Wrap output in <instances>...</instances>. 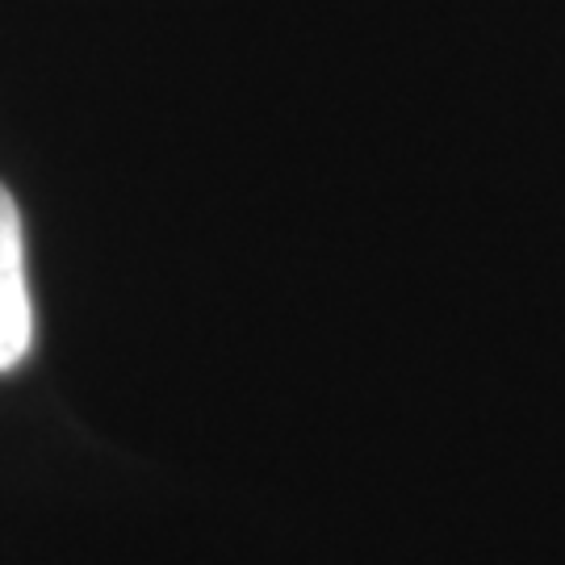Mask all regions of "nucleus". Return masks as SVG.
<instances>
[{
  "instance_id": "1",
  "label": "nucleus",
  "mask_w": 565,
  "mask_h": 565,
  "mask_svg": "<svg viewBox=\"0 0 565 565\" xmlns=\"http://www.w3.org/2000/svg\"><path fill=\"white\" fill-rule=\"evenodd\" d=\"M34 343V302L25 277V235L13 193L0 184V373L18 369Z\"/></svg>"
}]
</instances>
